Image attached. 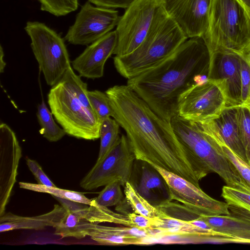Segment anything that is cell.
<instances>
[{
  "label": "cell",
  "instance_id": "cell-1",
  "mask_svg": "<svg viewBox=\"0 0 250 250\" xmlns=\"http://www.w3.org/2000/svg\"><path fill=\"white\" fill-rule=\"evenodd\" d=\"M114 118L125 131L136 160L158 166L199 186L171 123L161 118L127 85L105 92Z\"/></svg>",
  "mask_w": 250,
  "mask_h": 250
},
{
  "label": "cell",
  "instance_id": "cell-2",
  "mask_svg": "<svg viewBox=\"0 0 250 250\" xmlns=\"http://www.w3.org/2000/svg\"><path fill=\"white\" fill-rule=\"evenodd\" d=\"M210 53L202 37L189 38L169 57L128 79L127 85L158 116L169 122L182 96L208 80Z\"/></svg>",
  "mask_w": 250,
  "mask_h": 250
},
{
  "label": "cell",
  "instance_id": "cell-3",
  "mask_svg": "<svg viewBox=\"0 0 250 250\" xmlns=\"http://www.w3.org/2000/svg\"><path fill=\"white\" fill-rule=\"evenodd\" d=\"M170 123L199 181L209 173L215 172L227 186L250 193V187L201 122L187 120L176 115Z\"/></svg>",
  "mask_w": 250,
  "mask_h": 250
},
{
  "label": "cell",
  "instance_id": "cell-4",
  "mask_svg": "<svg viewBox=\"0 0 250 250\" xmlns=\"http://www.w3.org/2000/svg\"><path fill=\"white\" fill-rule=\"evenodd\" d=\"M187 39L164 9L136 49L127 55L114 57V66L121 76L131 79L169 57Z\"/></svg>",
  "mask_w": 250,
  "mask_h": 250
},
{
  "label": "cell",
  "instance_id": "cell-5",
  "mask_svg": "<svg viewBox=\"0 0 250 250\" xmlns=\"http://www.w3.org/2000/svg\"><path fill=\"white\" fill-rule=\"evenodd\" d=\"M210 55L220 50L241 54L250 45V15L239 0H212L203 37Z\"/></svg>",
  "mask_w": 250,
  "mask_h": 250
},
{
  "label": "cell",
  "instance_id": "cell-6",
  "mask_svg": "<svg viewBox=\"0 0 250 250\" xmlns=\"http://www.w3.org/2000/svg\"><path fill=\"white\" fill-rule=\"evenodd\" d=\"M47 102L66 134L87 140L100 138L101 121L93 110L75 98L60 81L49 90Z\"/></svg>",
  "mask_w": 250,
  "mask_h": 250
},
{
  "label": "cell",
  "instance_id": "cell-7",
  "mask_svg": "<svg viewBox=\"0 0 250 250\" xmlns=\"http://www.w3.org/2000/svg\"><path fill=\"white\" fill-rule=\"evenodd\" d=\"M24 30L31 40V47L46 83L56 84L71 66L64 39L43 23L28 21Z\"/></svg>",
  "mask_w": 250,
  "mask_h": 250
},
{
  "label": "cell",
  "instance_id": "cell-8",
  "mask_svg": "<svg viewBox=\"0 0 250 250\" xmlns=\"http://www.w3.org/2000/svg\"><path fill=\"white\" fill-rule=\"evenodd\" d=\"M125 9L115 30L117 44L113 54L116 56L127 55L136 49L165 9L162 0H136Z\"/></svg>",
  "mask_w": 250,
  "mask_h": 250
},
{
  "label": "cell",
  "instance_id": "cell-9",
  "mask_svg": "<svg viewBox=\"0 0 250 250\" xmlns=\"http://www.w3.org/2000/svg\"><path fill=\"white\" fill-rule=\"evenodd\" d=\"M135 156L126 136L120 138L99 161L82 179L80 186L85 190H93L114 182L124 186L130 182Z\"/></svg>",
  "mask_w": 250,
  "mask_h": 250
},
{
  "label": "cell",
  "instance_id": "cell-10",
  "mask_svg": "<svg viewBox=\"0 0 250 250\" xmlns=\"http://www.w3.org/2000/svg\"><path fill=\"white\" fill-rule=\"evenodd\" d=\"M227 106V99L221 85L208 79L182 96L177 115L188 121H206L217 117Z\"/></svg>",
  "mask_w": 250,
  "mask_h": 250
},
{
  "label": "cell",
  "instance_id": "cell-11",
  "mask_svg": "<svg viewBox=\"0 0 250 250\" xmlns=\"http://www.w3.org/2000/svg\"><path fill=\"white\" fill-rule=\"evenodd\" d=\"M120 18L118 11L94 6L87 1L81 7L64 39L74 45H88L111 31Z\"/></svg>",
  "mask_w": 250,
  "mask_h": 250
},
{
  "label": "cell",
  "instance_id": "cell-12",
  "mask_svg": "<svg viewBox=\"0 0 250 250\" xmlns=\"http://www.w3.org/2000/svg\"><path fill=\"white\" fill-rule=\"evenodd\" d=\"M163 177L168 188L169 200L176 201L201 215H230L228 205L215 200L186 179L158 166L151 165Z\"/></svg>",
  "mask_w": 250,
  "mask_h": 250
},
{
  "label": "cell",
  "instance_id": "cell-13",
  "mask_svg": "<svg viewBox=\"0 0 250 250\" xmlns=\"http://www.w3.org/2000/svg\"><path fill=\"white\" fill-rule=\"evenodd\" d=\"M240 54L220 50L210 55L208 78L218 82L225 94L227 106L242 105Z\"/></svg>",
  "mask_w": 250,
  "mask_h": 250
},
{
  "label": "cell",
  "instance_id": "cell-14",
  "mask_svg": "<svg viewBox=\"0 0 250 250\" xmlns=\"http://www.w3.org/2000/svg\"><path fill=\"white\" fill-rule=\"evenodd\" d=\"M167 14L188 39L203 37L209 25L212 0H162Z\"/></svg>",
  "mask_w": 250,
  "mask_h": 250
},
{
  "label": "cell",
  "instance_id": "cell-15",
  "mask_svg": "<svg viewBox=\"0 0 250 250\" xmlns=\"http://www.w3.org/2000/svg\"><path fill=\"white\" fill-rule=\"evenodd\" d=\"M21 148L14 131L6 124L0 125V216L5 208L16 182Z\"/></svg>",
  "mask_w": 250,
  "mask_h": 250
},
{
  "label": "cell",
  "instance_id": "cell-16",
  "mask_svg": "<svg viewBox=\"0 0 250 250\" xmlns=\"http://www.w3.org/2000/svg\"><path fill=\"white\" fill-rule=\"evenodd\" d=\"M117 44L115 31L91 43L72 62L81 77L95 79L103 77L107 60L113 54Z\"/></svg>",
  "mask_w": 250,
  "mask_h": 250
},
{
  "label": "cell",
  "instance_id": "cell-17",
  "mask_svg": "<svg viewBox=\"0 0 250 250\" xmlns=\"http://www.w3.org/2000/svg\"><path fill=\"white\" fill-rule=\"evenodd\" d=\"M88 236L98 244L104 245L123 246L146 244V239L159 237L154 229L134 227H114L93 223Z\"/></svg>",
  "mask_w": 250,
  "mask_h": 250
},
{
  "label": "cell",
  "instance_id": "cell-18",
  "mask_svg": "<svg viewBox=\"0 0 250 250\" xmlns=\"http://www.w3.org/2000/svg\"><path fill=\"white\" fill-rule=\"evenodd\" d=\"M208 131L247 162L236 117V106H227L216 118L202 122Z\"/></svg>",
  "mask_w": 250,
  "mask_h": 250
},
{
  "label": "cell",
  "instance_id": "cell-19",
  "mask_svg": "<svg viewBox=\"0 0 250 250\" xmlns=\"http://www.w3.org/2000/svg\"><path fill=\"white\" fill-rule=\"evenodd\" d=\"M66 210L62 205L55 204L48 212L32 217L19 216L11 212L0 216V232L18 229H43L47 227L56 228L65 217Z\"/></svg>",
  "mask_w": 250,
  "mask_h": 250
},
{
  "label": "cell",
  "instance_id": "cell-20",
  "mask_svg": "<svg viewBox=\"0 0 250 250\" xmlns=\"http://www.w3.org/2000/svg\"><path fill=\"white\" fill-rule=\"evenodd\" d=\"M60 203L65 208L76 210L82 217L91 223L99 224L108 222L130 227L126 215L115 212L107 207L102 206L96 203L92 205H88L62 199Z\"/></svg>",
  "mask_w": 250,
  "mask_h": 250
},
{
  "label": "cell",
  "instance_id": "cell-21",
  "mask_svg": "<svg viewBox=\"0 0 250 250\" xmlns=\"http://www.w3.org/2000/svg\"><path fill=\"white\" fill-rule=\"evenodd\" d=\"M199 218L206 222L213 230L229 238L250 232V221L231 215H201Z\"/></svg>",
  "mask_w": 250,
  "mask_h": 250
},
{
  "label": "cell",
  "instance_id": "cell-22",
  "mask_svg": "<svg viewBox=\"0 0 250 250\" xmlns=\"http://www.w3.org/2000/svg\"><path fill=\"white\" fill-rule=\"evenodd\" d=\"M133 187L140 195L151 204L154 195H157L158 192L160 193L162 191L168 193L167 186L163 177L146 162L142 167L138 184Z\"/></svg>",
  "mask_w": 250,
  "mask_h": 250
},
{
  "label": "cell",
  "instance_id": "cell-23",
  "mask_svg": "<svg viewBox=\"0 0 250 250\" xmlns=\"http://www.w3.org/2000/svg\"><path fill=\"white\" fill-rule=\"evenodd\" d=\"M65 209L66 216L55 228L54 234L62 238L73 237L82 239L88 236V232L93 223L87 220L74 209Z\"/></svg>",
  "mask_w": 250,
  "mask_h": 250
},
{
  "label": "cell",
  "instance_id": "cell-24",
  "mask_svg": "<svg viewBox=\"0 0 250 250\" xmlns=\"http://www.w3.org/2000/svg\"><path fill=\"white\" fill-rule=\"evenodd\" d=\"M124 187L125 199L134 212L155 219L165 215L163 211L140 195L130 182H127Z\"/></svg>",
  "mask_w": 250,
  "mask_h": 250
},
{
  "label": "cell",
  "instance_id": "cell-25",
  "mask_svg": "<svg viewBox=\"0 0 250 250\" xmlns=\"http://www.w3.org/2000/svg\"><path fill=\"white\" fill-rule=\"evenodd\" d=\"M53 114L47 107L44 101L38 105L37 117L41 126L40 133L50 142L60 140L66 133L55 122Z\"/></svg>",
  "mask_w": 250,
  "mask_h": 250
},
{
  "label": "cell",
  "instance_id": "cell-26",
  "mask_svg": "<svg viewBox=\"0 0 250 250\" xmlns=\"http://www.w3.org/2000/svg\"><path fill=\"white\" fill-rule=\"evenodd\" d=\"M19 185L21 188L38 192L48 193L53 197L65 199L88 205H92L95 203L94 199H90L87 198L83 193L78 191L62 189L57 187H50L40 184L23 182H19Z\"/></svg>",
  "mask_w": 250,
  "mask_h": 250
},
{
  "label": "cell",
  "instance_id": "cell-27",
  "mask_svg": "<svg viewBox=\"0 0 250 250\" xmlns=\"http://www.w3.org/2000/svg\"><path fill=\"white\" fill-rule=\"evenodd\" d=\"M120 126L118 123L111 117L101 122L100 129V146L97 161H100L120 138Z\"/></svg>",
  "mask_w": 250,
  "mask_h": 250
},
{
  "label": "cell",
  "instance_id": "cell-28",
  "mask_svg": "<svg viewBox=\"0 0 250 250\" xmlns=\"http://www.w3.org/2000/svg\"><path fill=\"white\" fill-rule=\"evenodd\" d=\"M60 81L75 98L92 110L88 97L87 84L74 72L72 66L65 71Z\"/></svg>",
  "mask_w": 250,
  "mask_h": 250
},
{
  "label": "cell",
  "instance_id": "cell-29",
  "mask_svg": "<svg viewBox=\"0 0 250 250\" xmlns=\"http://www.w3.org/2000/svg\"><path fill=\"white\" fill-rule=\"evenodd\" d=\"M236 117L247 162L250 165V108L245 105L236 106Z\"/></svg>",
  "mask_w": 250,
  "mask_h": 250
},
{
  "label": "cell",
  "instance_id": "cell-30",
  "mask_svg": "<svg viewBox=\"0 0 250 250\" xmlns=\"http://www.w3.org/2000/svg\"><path fill=\"white\" fill-rule=\"evenodd\" d=\"M88 97L93 111L101 122L107 118L112 117L113 112L109 98L105 92L98 90L88 91Z\"/></svg>",
  "mask_w": 250,
  "mask_h": 250
},
{
  "label": "cell",
  "instance_id": "cell-31",
  "mask_svg": "<svg viewBox=\"0 0 250 250\" xmlns=\"http://www.w3.org/2000/svg\"><path fill=\"white\" fill-rule=\"evenodd\" d=\"M41 10L56 17L64 16L76 11L79 6V0H38Z\"/></svg>",
  "mask_w": 250,
  "mask_h": 250
},
{
  "label": "cell",
  "instance_id": "cell-32",
  "mask_svg": "<svg viewBox=\"0 0 250 250\" xmlns=\"http://www.w3.org/2000/svg\"><path fill=\"white\" fill-rule=\"evenodd\" d=\"M121 186L119 182H112L105 185L98 196L94 199V201L105 207L119 204L123 198Z\"/></svg>",
  "mask_w": 250,
  "mask_h": 250
},
{
  "label": "cell",
  "instance_id": "cell-33",
  "mask_svg": "<svg viewBox=\"0 0 250 250\" xmlns=\"http://www.w3.org/2000/svg\"><path fill=\"white\" fill-rule=\"evenodd\" d=\"M221 195L228 205L250 211V193L227 185L223 187Z\"/></svg>",
  "mask_w": 250,
  "mask_h": 250
},
{
  "label": "cell",
  "instance_id": "cell-34",
  "mask_svg": "<svg viewBox=\"0 0 250 250\" xmlns=\"http://www.w3.org/2000/svg\"><path fill=\"white\" fill-rule=\"evenodd\" d=\"M213 138L220 146L224 154L234 166L240 176L250 187V165L235 154L222 142L214 137Z\"/></svg>",
  "mask_w": 250,
  "mask_h": 250
},
{
  "label": "cell",
  "instance_id": "cell-35",
  "mask_svg": "<svg viewBox=\"0 0 250 250\" xmlns=\"http://www.w3.org/2000/svg\"><path fill=\"white\" fill-rule=\"evenodd\" d=\"M240 63L242 105H246L250 98V64L242 55Z\"/></svg>",
  "mask_w": 250,
  "mask_h": 250
},
{
  "label": "cell",
  "instance_id": "cell-36",
  "mask_svg": "<svg viewBox=\"0 0 250 250\" xmlns=\"http://www.w3.org/2000/svg\"><path fill=\"white\" fill-rule=\"evenodd\" d=\"M131 227L143 229H156L160 224L159 218L148 217L135 212L126 214Z\"/></svg>",
  "mask_w": 250,
  "mask_h": 250
},
{
  "label": "cell",
  "instance_id": "cell-37",
  "mask_svg": "<svg viewBox=\"0 0 250 250\" xmlns=\"http://www.w3.org/2000/svg\"><path fill=\"white\" fill-rule=\"evenodd\" d=\"M26 164L38 184L50 187H56L44 173L42 167L36 161L27 159Z\"/></svg>",
  "mask_w": 250,
  "mask_h": 250
},
{
  "label": "cell",
  "instance_id": "cell-38",
  "mask_svg": "<svg viewBox=\"0 0 250 250\" xmlns=\"http://www.w3.org/2000/svg\"><path fill=\"white\" fill-rule=\"evenodd\" d=\"M136 0H87L96 6L108 8L126 9Z\"/></svg>",
  "mask_w": 250,
  "mask_h": 250
},
{
  "label": "cell",
  "instance_id": "cell-39",
  "mask_svg": "<svg viewBox=\"0 0 250 250\" xmlns=\"http://www.w3.org/2000/svg\"><path fill=\"white\" fill-rule=\"evenodd\" d=\"M230 215L250 221V211L238 207L228 205Z\"/></svg>",
  "mask_w": 250,
  "mask_h": 250
},
{
  "label": "cell",
  "instance_id": "cell-40",
  "mask_svg": "<svg viewBox=\"0 0 250 250\" xmlns=\"http://www.w3.org/2000/svg\"><path fill=\"white\" fill-rule=\"evenodd\" d=\"M232 243L250 244V232L243 235L233 238Z\"/></svg>",
  "mask_w": 250,
  "mask_h": 250
},
{
  "label": "cell",
  "instance_id": "cell-41",
  "mask_svg": "<svg viewBox=\"0 0 250 250\" xmlns=\"http://www.w3.org/2000/svg\"><path fill=\"white\" fill-rule=\"evenodd\" d=\"M6 65V63L4 61V52L2 47L0 45V72L2 73L4 71V69Z\"/></svg>",
  "mask_w": 250,
  "mask_h": 250
},
{
  "label": "cell",
  "instance_id": "cell-42",
  "mask_svg": "<svg viewBox=\"0 0 250 250\" xmlns=\"http://www.w3.org/2000/svg\"><path fill=\"white\" fill-rule=\"evenodd\" d=\"M250 64V45L241 54Z\"/></svg>",
  "mask_w": 250,
  "mask_h": 250
},
{
  "label": "cell",
  "instance_id": "cell-43",
  "mask_svg": "<svg viewBox=\"0 0 250 250\" xmlns=\"http://www.w3.org/2000/svg\"><path fill=\"white\" fill-rule=\"evenodd\" d=\"M246 7L250 10V0H239Z\"/></svg>",
  "mask_w": 250,
  "mask_h": 250
},
{
  "label": "cell",
  "instance_id": "cell-44",
  "mask_svg": "<svg viewBox=\"0 0 250 250\" xmlns=\"http://www.w3.org/2000/svg\"><path fill=\"white\" fill-rule=\"evenodd\" d=\"M247 105V106H248L249 107H250V99H249V101H248V103H247V104H246V105Z\"/></svg>",
  "mask_w": 250,
  "mask_h": 250
},
{
  "label": "cell",
  "instance_id": "cell-45",
  "mask_svg": "<svg viewBox=\"0 0 250 250\" xmlns=\"http://www.w3.org/2000/svg\"><path fill=\"white\" fill-rule=\"evenodd\" d=\"M248 11H249V13L250 15V10H249V9H248Z\"/></svg>",
  "mask_w": 250,
  "mask_h": 250
}]
</instances>
